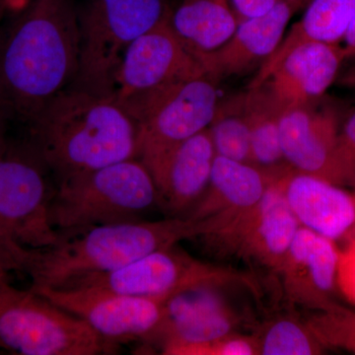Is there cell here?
I'll list each match as a JSON object with an SVG mask.
<instances>
[{"mask_svg": "<svg viewBox=\"0 0 355 355\" xmlns=\"http://www.w3.org/2000/svg\"><path fill=\"white\" fill-rule=\"evenodd\" d=\"M277 177L256 166L216 155L207 190L184 217L195 225L193 239L205 240L216 234L253 207Z\"/></svg>", "mask_w": 355, "mask_h": 355, "instance_id": "15", "label": "cell"}, {"mask_svg": "<svg viewBox=\"0 0 355 355\" xmlns=\"http://www.w3.org/2000/svg\"><path fill=\"white\" fill-rule=\"evenodd\" d=\"M282 0H230L239 23L249 18L263 15Z\"/></svg>", "mask_w": 355, "mask_h": 355, "instance_id": "28", "label": "cell"}, {"mask_svg": "<svg viewBox=\"0 0 355 355\" xmlns=\"http://www.w3.org/2000/svg\"><path fill=\"white\" fill-rule=\"evenodd\" d=\"M315 105L280 114V142L287 164L333 184L354 182V163L340 142L335 112Z\"/></svg>", "mask_w": 355, "mask_h": 355, "instance_id": "13", "label": "cell"}, {"mask_svg": "<svg viewBox=\"0 0 355 355\" xmlns=\"http://www.w3.org/2000/svg\"><path fill=\"white\" fill-rule=\"evenodd\" d=\"M232 284H250L251 280L234 270L198 260L176 244L151 252L114 272L84 277L64 288L99 287L128 295L167 300L193 287Z\"/></svg>", "mask_w": 355, "mask_h": 355, "instance_id": "9", "label": "cell"}, {"mask_svg": "<svg viewBox=\"0 0 355 355\" xmlns=\"http://www.w3.org/2000/svg\"><path fill=\"white\" fill-rule=\"evenodd\" d=\"M180 355H260L258 336L231 333L210 342L193 345Z\"/></svg>", "mask_w": 355, "mask_h": 355, "instance_id": "26", "label": "cell"}, {"mask_svg": "<svg viewBox=\"0 0 355 355\" xmlns=\"http://www.w3.org/2000/svg\"><path fill=\"white\" fill-rule=\"evenodd\" d=\"M354 181H355V166H354Z\"/></svg>", "mask_w": 355, "mask_h": 355, "instance_id": "35", "label": "cell"}, {"mask_svg": "<svg viewBox=\"0 0 355 355\" xmlns=\"http://www.w3.org/2000/svg\"><path fill=\"white\" fill-rule=\"evenodd\" d=\"M11 118L3 102L0 99V156L3 155L8 148L6 140V130L7 120Z\"/></svg>", "mask_w": 355, "mask_h": 355, "instance_id": "31", "label": "cell"}, {"mask_svg": "<svg viewBox=\"0 0 355 355\" xmlns=\"http://www.w3.org/2000/svg\"><path fill=\"white\" fill-rule=\"evenodd\" d=\"M217 86L209 74H200L128 110L137 125L135 159L148 172L182 142L209 127L219 102Z\"/></svg>", "mask_w": 355, "mask_h": 355, "instance_id": "8", "label": "cell"}, {"mask_svg": "<svg viewBox=\"0 0 355 355\" xmlns=\"http://www.w3.org/2000/svg\"><path fill=\"white\" fill-rule=\"evenodd\" d=\"M340 139L345 153L355 164V110L349 114L340 128Z\"/></svg>", "mask_w": 355, "mask_h": 355, "instance_id": "29", "label": "cell"}, {"mask_svg": "<svg viewBox=\"0 0 355 355\" xmlns=\"http://www.w3.org/2000/svg\"><path fill=\"white\" fill-rule=\"evenodd\" d=\"M355 14V0H310L302 17L284 35L275 53L261 65L249 87L260 84L287 53L309 42L342 44Z\"/></svg>", "mask_w": 355, "mask_h": 355, "instance_id": "21", "label": "cell"}, {"mask_svg": "<svg viewBox=\"0 0 355 355\" xmlns=\"http://www.w3.org/2000/svg\"><path fill=\"white\" fill-rule=\"evenodd\" d=\"M80 23L74 0H30L0 33V99L30 123L76 80Z\"/></svg>", "mask_w": 355, "mask_h": 355, "instance_id": "1", "label": "cell"}, {"mask_svg": "<svg viewBox=\"0 0 355 355\" xmlns=\"http://www.w3.org/2000/svg\"><path fill=\"white\" fill-rule=\"evenodd\" d=\"M29 125V146L57 183L137 155V123L114 95L67 88Z\"/></svg>", "mask_w": 355, "mask_h": 355, "instance_id": "2", "label": "cell"}, {"mask_svg": "<svg viewBox=\"0 0 355 355\" xmlns=\"http://www.w3.org/2000/svg\"><path fill=\"white\" fill-rule=\"evenodd\" d=\"M159 202L150 173L132 158L58 182L50 218L60 232L140 220Z\"/></svg>", "mask_w": 355, "mask_h": 355, "instance_id": "4", "label": "cell"}, {"mask_svg": "<svg viewBox=\"0 0 355 355\" xmlns=\"http://www.w3.org/2000/svg\"><path fill=\"white\" fill-rule=\"evenodd\" d=\"M9 0H0V33L2 31V23L8 10Z\"/></svg>", "mask_w": 355, "mask_h": 355, "instance_id": "33", "label": "cell"}, {"mask_svg": "<svg viewBox=\"0 0 355 355\" xmlns=\"http://www.w3.org/2000/svg\"><path fill=\"white\" fill-rule=\"evenodd\" d=\"M347 60L342 44H302L287 53L254 87L263 89L282 113L315 104L336 83Z\"/></svg>", "mask_w": 355, "mask_h": 355, "instance_id": "14", "label": "cell"}, {"mask_svg": "<svg viewBox=\"0 0 355 355\" xmlns=\"http://www.w3.org/2000/svg\"><path fill=\"white\" fill-rule=\"evenodd\" d=\"M244 104L251 132L253 164L263 171L280 176L291 169L284 159L280 142L282 111L261 87H248Z\"/></svg>", "mask_w": 355, "mask_h": 355, "instance_id": "23", "label": "cell"}, {"mask_svg": "<svg viewBox=\"0 0 355 355\" xmlns=\"http://www.w3.org/2000/svg\"><path fill=\"white\" fill-rule=\"evenodd\" d=\"M336 284L347 300L355 305V236L347 247L340 252Z\"/></svg>", "mask_w": 355, "mask_h": 355, "instance_id": "27", "label": "cell"}, {"mask_svg": "<svg viewBox=\"0 0 355 355\" xmlns=\"http://www.w3.org/2000/svg\"><path fill=\"white\" fill-rule=\"evenodd\" d=\"M258 338L261 355H312L322 352V345L309 327L293 319L275 321Z\"/></svg>", "mask_w": 355, "mask_h": 355, "instance_id": "25", "label": "cell"}, {"mask_svg": "<svg viewBox=\"0 0 355 355\" xmlns=\"http://www.w3.org/2000/svg\"><path fill=\"white\" fill-rule=\"evenodd\" d=\"M216 153L209 128L173 149L151 170L159 202L174 217L191 211L202 197Z\"/></svg>", "mask_w": 355, "mask_h": 355, "instance_id": "20", "label": "cell"}, {"mask_svg": "<svg viewBox=\"0 0 355 355\" xmlns=\"http://www.w3.org/2000/svg\"><path fill=\"white\" fill-rule=\"evenodd\" d=\"M170 17L135 40L123 55L113 95L127 110L175 84L205 73L200 60L173 30Z\"/></svg>", "mask_w": 355, "mask_h": 355, "instance_id": "10", "label": "cell"}, {"mask_svg": "<svg viewBox=\"0 0 355 355\" xmlns=\"http://www.w3.org/2000/svg\"><path fill=\"white\" fill-rule=\"evenodd\" d=\"M342 44L347 53V60L355 58V14L347 27Z\"/></svg>", "mask_w": 355, "mask_h": 355, "instance_id": "30", "label": "cell"}, {"mask_svg": "<svg viewBox=\"0 0 355 355\" xmlns=\"http://www.w3.org/2000/svg\"><path fill=\"white\" fill-rule=\"evenodd\" d=\"M170 22L197 58L220 48L239 25L230 0H182L172 11Z\"/></svg>", "mask_w": 355, "mask_h": 355, "instance_id": "22", "label": "cell"}, {"mask_svg": "<svg viewBox=\"0 0 355 355\" xmlns=\"http://www.w3.org/2000/svg\"><path fill=\"white\" fill-rule=\"evenodd\" d=\"M338 257L333 240L300 226L277 270L289 301L318 310L333 305Z\"/></svg>", "mask_w": 355, "mask_h": 355, "instance_id": "18", "label": "cell"}, {"mask_svg": "<svg viewBox=\"0 0 355 355\" xmlns=\"http://www.w3.org/2000/svg\"><path fill=\"white\" fill-rule=\"evenodd\" d=\"M299 224L335 240L355 227V198L326 180L289 169L277 178Z\"/></svg>", "mask_w": 355, "mask_h": 355, "instance_id": "19", "label": "cell"}, {"mask_svg": "<svg viewBox=\"0 0 355 355\" xmlns=\"http://www.w3.org/2000/svg\"><path fill=\"white\" fill-rule=\"evenodd\" d=\"M304 1L306 2V3H307V4H308V2H309V1H310V0H304Z\"/></svg>", "mask_w": 355, "mask_h": 355, "instance_id": "34", "label": "cell"}, {"mask_svg": "<svg viewBox=\"0 0 355 355\" xmlns=\"http://www.w3.org/2000/svg\"><path fill=\"white\" fill-rule=\"evenodd\" d=\"M171 13L165 0H90L79 15L80 60L70 87L113 95L128 46Z\"/></svg>", "mask_w": 355, "mask_h": 355, "instance_id": "7", "label": "cell"}, {"mask_svg": "<svg viewBox=\"0 0 355 355\" xmlns=\"http://www.w3.org/2000/svg\"><path fill=\"white\" fill-rule=\"evenodd\" d=\"M306 6L304 0H282L263 15L241 21L220 48L198 58L205 73L219 83L263 64L279 48L292 17Z\"/></svg>", "mask_w": 355, "mask_h": 355, "instance_id": "17", "label": "cell"}, {"mask_svg": "<svg viewBox=\"0 0 355 355\" xmlns=\"http://www.w3.org/2000/svg\"><path fill=\"white\" fill-rule=\"evenodd\" d=\"M209 130L217 156L254 165L244 92L219 100Z\"/></svg>", "mask_w": 355, "mask_h": 355, "instance_id": "24", "label": "cell"}, {"mask_svg": "<svg viewBox=\"0 0 355 355\" xmlns=\"http://www.w3.org/2000/svg\"><path fill=\"white\" fill-rule=\"evenodd\" d=\"M32 289V288H31ZM83 319L107 343L153 342L166 314V301L85 286L32 289Z\"/></svg>", "mask_w": 355, "mask_h": 355, "instance_id": "11", "label": "cell"}, {"mask_svg": "<svg viewBox=\"0 0 355 355\" xmlns=\"http://www.w3.org/2000/svg\"><path fill=\"white\" fill-rule=\"evenodd\" d=\"M46 166L31 147L0 156V268L22 272L34 250L46 249L62 233L50 218L53 195Z\"/></svg>", "mask_w": 355, "mask_h": 355, "instance_id": "5", "label": "cell"}, {"mask_svg": "<svg viewBox=\"0 0 355 355\" xmlns=\"http://www.w3.org/2000/svg\"><path fill=\"white\" fill-rule=\"evenodd\" d=\"M299 227L275 178L256 205L202 242L277 272Z\"/></svg>", "mask_w": 355, "mask_h": 355, "instance_id": "12", "label": "cell"}, {"mask_svg": "<svg viewBox=\"0 0 355 355\" xmlns=\"http://www.w3.org/2000/svg\"><path fill=\"white\" fill-rule=\"evenodd\" d=\"M0 349L22 355L111 354L86 322L40 295L16 288L0 268Z\"/></svg>", "mask_w": 355, "mask_h": 355, "instance_id": "6", "label": "cell"}, {"mask_svg": "<svg viewBox=\"0 0 355 355\" xmlns=\"http://www.w3.org/2000/svg\"><path fill=\"white\" fill-rule=\"evenodd\" d=\"M60 239L28 256L22 272L32 289L64 288L91 275L119 270L146 254L195 237V226L184 217L130 221L60 232Z\"/></svg>", "mask_w": 355, "mask_h": 355, "instance_id": "3", "label": "cell"}, {"mask_svg": "<svg viewBox=\"0 0 355 355\" xmlns=\"http://www.w3.org/2000/svg\"><path fill=\"white\" fill-rule=\"evenodd\" d=\"M338 85L355 90V62L349 69L340 73L336 81Z\"/></svg>", "mask_w": 355, "mask_h": 355, "instance_id": "32", "label": "cell"}, {"mask_svg": "<svg viewBox=\"0 0 355 355\" xmlns=\"http://www.w3.org/2000/svg\"><path fill=\"white\" fill-rule=\"evenodd\" d=\"M216 286H198L166 301L164 322L153 343L164 354L180 355L193 345L234 333L238 318Z\"/></svg>", "mask_w": 355, "mask_h": 355, "instance_id": "16", "label": "cell"}, {"mask_svg": "<svg viewBox=\"0 0 355 355\" xmlns=\"http://www.w3.org/2000/svg\"><path fill=\"white\" fill-rule=\"evenodd\" d=\"M354 198H355V196H354ZM352 231H355V227L354 228V230H352Z\"/></svg>", "mask_w": 355, "mask_h": 355, "instance_id": "36", "label": "cell"}]
</instances>
